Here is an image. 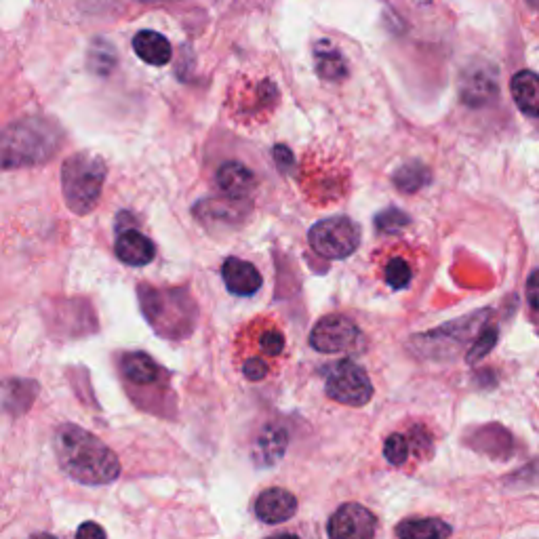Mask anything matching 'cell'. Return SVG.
<instances>
[{"instance_id":"d590c367","label":"cell","mask_w":539,"mask_h":539,"mask_svg":"<svg viewBox=\"0 0 539 539\" xmlns=\"http://www.w3.org/2000/svg\"><path fill=\"white\" fill-rule=\"evenodd\" d=\"M527 5H529L531 9H539V0H527Z\"/></svg>"},{"instance_id":"d6986e66","label":"cell","mask_w":539,"mask_h":539,"mask_svg":"<svg viewBox=\"0 0 539 539\" xmlns=\"http://www.w3.org/2000/svg\"><path fill=\"white\" fill-rule=\"evenodd\" d=\"M382 278L384 283L394 289V291H403L411 285L415 268L411 264V255H405L401 251H392L382 259Z\"/></svg>"},{"instance_id":"603a6c76","label":"cell","mask_w":539,"mask_h":539,"mask_svg":"<svg viewBox=\"0 0 539 539\" xmlns=\"http://www.w3.org/2000/svg\"><path fill=\"white\" fill-rule=\"evenodd\" d=\"M428 179H430V171L426 165L422 163H409L405 167L398 169L394 173V186L401 190V192H407V194H413L417 190H422L426 184H428Z\"/></svg>"},{"instance_id":"7c38bea8","label":"cell","mask_w":539,"mask_h":539,"mask_svg":"<svg viewBox=\"0 0 539 539\" xmlns=\"http://www.w3.org/2000/svg\"><path fill=\"white\" fill-rule=\"evenodd\" d=\"M222 276L226 289L238 297H251L264 285V278L259 274V270L251 262H245V259L238 257L226 259L222 266Z\"/></svg>"},{"instance_id":"ac0fdd59","label":"cell","mask_w":539,"mask_h":539,"mask_svg":"<svg viewBox=\"0 0 539 539\" xmlns=\"http://www.w3.org/2000/svg\"><path fill=\"white\" fill-rule=\"evenodd\" d=\"M314 59H316V72H318V76L323 78V81L339 83L348 76L346 57L331 45V41L316 43Z\"/></svg>"},{"instance_id":"f1b7e54d","label":"cell","mask_w":539,"mask_h":539,"mask_svg":"<svg viewBox=\"0 0 539 539\" xmlns=\"http://www.w3.org/2000/svg\"><path fill=\"white\" fill-rule=\"evenodd\" d=\"M243 373L251 382H259V379H264L268 375V365L262 361V358H247L243 365Z\"/></svg>"},{"instance_id":"5bb4252c","label":"cell","mask_w":539,"mask_h":539,"mask_svg":"<svg viewBox=\"0 0 539 539\" xmlns=\"http://www.w3.org/2000/svg\"><path fill=\"white\" fill-rule=\"evenodd\" d=\"M297 512V499L293 493L285 489H268L257 497L255 514L259 521L268 525H278L289 521Z\"/></svg>"},{"instance_id":"e0dca14e","label":"cell","mask_w":539,"mask_h":539,"mask_svg":"<svg viewBox=\"0 0 539 539\" xmlns=\"http://www.w3.org/2000/svg\"><path fill=\"white\" fill-rule=\"evenodd\" d=\"M289 445V434L281 426H268L259 434L255 441L253 457L257 466H274L276 462H281L285 451Z\"/></svg>"},{"instance_id":"8992f818","label":"cell","mask_w":539,"mask_h":539,"mask_svg":"<svg viewBox=\"0 0 539 539\" xmlns=\"http://www.w3.org/2000/svg\"><path fill=\"white\" fill-rule=\"evenodd\" d=\"M489 312H476L466 318H457L455 323L438 327L432 333L417 335L413 342L417 350H422L428 358H451L459 348L472 342V337L481 333Z\"/></svg>"},{"instance_id":"7a4b0ae2","label":"cell","mask_w":539,"mask_h":539,"mask_svg":"<svg viewBox=\"0 0 539 539\" xmlns=\"http://www.w3.org/2000/svg\"><path fill=\"white\" fill-rule=\"evenodd\" d=\"M55 455L62 470L81 485H108L121 474L116 453L91 432L66 424L55 434Z\"/></svg>"},{"instance_id":"3957f363","label":"cell","mask_w":539,"mask_h":539,"mask_svg":"<svg viewBox=\"0 0 539 539\" xmlns=\"http://www.w3.org/2000/svg\"><path fill=\"white\" fill-rule=\"evenodd\" d=\"M137 299L148 325L167 339H182L196 325V304L186 289H161L142 283Z\"/></svg>"},{"instance_id":"d6a6232c","label":"cell","mask_w":539,"mask_h":539,"mask_svg":"<svg viewBox=\"0 0 539 539\" xmlns=\"http://www.w3.org/2000/svg\"><path fill=\"white\" fill-rule=\"evenodd\" d=\"M142 5H165V3H179V0H135Z\"/></svg>"},{"instance_id":"1f68e13d","label":"cell","mask_w":539,"mask_h":539,"mask_svg":"<svg viewBox=\"0 0 539 539\" xmlns=\"http://www.w3.org/2000/svg\"><path fill=\"white\" fill-rule=\"evenodd\" d=\"M274 158H276V165L278 167H281V169H291L293 165H295V161H293V152L287 148V146H283V144H278L276 148H274Z\"/></svg>"},{"instance_id":"4316f807","label":"cell","mask_w":539,"mask_h":539,"mask_svg":"<svg viewBox=\"0 0 539 539\" xmlns=\"http://www.w3.org/2000/svg\"><path fill=\"white\" fill-rule=\"evenodd\" d=\"M384 455H386V459L392 466H403L407 462V457H409L407 438L401 436V434H392L386 441V445H384Z\"/></svg>"},{"instance_id":"cb8c5ba5","label":"cell","mask_w":539,"mask_h":539,"mask_svg":"<svg viewBox=\"0 0 539 539\" xmlns=\"http://www.w3.org/2000/svg\"><path fill=\"white\" fill-rule=\"evenodd\" d=\"M36 396V384L32 382H13L9 388V398H7V407L13 413H22L30 407L32 398Z\"/></svg>"},{"instance_id":"277c9868","label":"cell","mask_w":539,"mask_h":539,"mask_svg":"<svg viewBox=\"0 0 539 539\" xmlns=\"http://www.w3.org/2000/svg\"><path fill=\"white\" fill-rule=\"evenodd\" d=\"M108 177L106 161L99 154L81 150L70 154L62 165V192L66 207L74 215H89L102 201Z\"/></svg>"},{"instance_id":"44dd1931","label":"cell","mask_w":539,"mask_h":539,"mask_svg":"<svg viewBox=\"0 0 539 539\" xmlns=\"http://www.w3.org/2000/svg\"><path fill=\"white\" fill-rule=\"evenodd\" d=\"M398 539H449L451 527L441 518H409L396 527Z\"/></svg>"},{"instance_id":"ba28073f","label":"cell","mask_w":539,"mask_h":539,"mask_svg":"<svg viewBox=\"0 0 539 539\" xmlns=\"http://www.w3.org/2000/svg\"><path fill=\"white\" fill-rule=\"evenodd\" d=\"M363 333L350 318L342 314H329L318 321L310 333V346L323 354L356 352L363 348Z\"/></svg>"},{"instance_id":"e575fe53","label":"cell","mask_w":539,"mask_h":539,"mask_svg":"<svg viewBox=\"0 0 539 539\" xmlns=\"http://www.w3.org/2000/svg\"><path fill=\"white\" fill-rule=\"evenodd\" d=\"M270 539H299V537L289 535V533H283V535H276V537H270Z\"/></svg>"},{"instance_id":"d4e9b609","label":"cell","mask_w":539,"mask_h":539,"mask_svg":"<svg viewBox=\"0 0 539 539\" xmlns=\"http://www.w3.org/2000/svg\"><path fill=\"white\" fill-rule=\"evenodd\" d=\"M497 337H499V331L495 327H485L481 333H478L470 352H468V363L474 365L478 361H483V358L495 348Z\"/></svg>"},{"instance_id":"30bf717a","label":"cell","mask_w":539,"mask_h":539,"mask_svg":"<svg viewBox=\"0 0 539 539\" xmlns=\"http://www.w3.org/2000/svg\"><path fill=\"white\" fill-rule=\"evenodd\" d=\"M116 228L118 234L114 243V255L118 257V262H123L125 266L131 268L148 266L156 257V247L150 238L135 230V226H125L116 222Z\"/></svg>"},{"instance_id":"4dcf8cb0","label":"cell","mask_w":539,"mask_h":539,"mask_svg":"<svg viewBox=\"0 0 539 539\" xmlns=\"http://www.w3.org/2000/svg\"><path fill=\"white\" fill-rule=\"evenodd\" d=\"M76 539H106V531L97 523H85L78 527Z\"/></svg>"},{"instance_id":"f546056e","label":"cell","mask_w":539,"mask_h":539,"mask_svg":"<svg viewBox=\"0 0 539 539\" xmlns=\"http://www.w3.org/2000/svg\"><path fill=\"white\" fill-rule=\"evenodd\" d=\"M527 302L535 312H539V270L531 272L527 281Z\"/></svg>"},{"instance_id":"7402d4cb","label":"cell","mask_w":539,"mask_h":539,"mask_svg":"<svg viewBox=\"0 0 539 539\" xmlns=\"http://www.w3.org/2000/svg\"><path fill=\"white\" fill-rule=\"evenodd\" d=\"M118 66V51L116 47L108 41V38L97 36L91 41L89 51H87V68L95 76L108 78Z\"/></svg>"},{"instance_id":"836d02e7","label":"cell","mask_w":539,"mask_h":539,"mask_svg":"<svg viewBox=\"0 0 539 539\" xmlns=\"http://www.w3.org/2000/svg\"><path fill=\"white\" fill-rule=\"evenodd\" d=\"M30 539H57V537L51 535V533H36V535H32Z\"/></svg>"},{"instance_id":"52a82bcc","label":"cell","mask_w":539,"mask_h":539,"mask_svg":"<svg viewBox=\"0 0 539 539\" xmlns=\"http://www.w3.org/2000/svg\"><path fill=\"white\" fill-rule=\"evenodd\" d=\"M325 388L329 398L350 407H363L373 396V386L367 371L352 361H339L333 365Z\"/></svg>"},{"instance_id":"9c48e42d","label":"cell","mask_w":539,"mask_h":539,"mask_svg":"<svg viewBox=\"0 0 539 539\" xmlns=\"http://www.w3.org/2000/svg\"><path fill=\"white\" fill-rule=\"evenodd\" d=\"M377 521L361 504H344L329 521L331 539H373Z\"/></svg>"},{"instance_id":"8fae6325","label":"cell","mask_w":539,"mask_h":539,"mask_svg":"<svg viewBox=\"0 0 539 539\" xmlns=\"http://www.w3.org/2000/svg\"><path fill=\"white\" fill-rule=\"evenodd\" d=\"M459 93H462V102L470 108L487 106L499 93L495 70L485 64H476L468 68L462 74V87H459Z\"/></svg>"},{"instance_id":"6da1fadb","label":"cell","mask_w":539,"mask_h":539,"mask_svg":"<svg viewBox=\"0 0 539 539\" xmlns=\"http://www.w3.org/2000/svg\"><path fill=\"white\" fill-rule=\"evenodd\" d=\"M66 131L55 118L32 114L0 131V171L30 169L49 163L62 152Z\"/></svg>"},{"instance_id":"9a60e30c","label":"cell","mask_w":539,"mask_h":539,"mask_svg":"<svg viewBox=\"0 0 539 539\" xmlns=\"http://www.w3.org/2000/svg\"><path fill=\"white\" fill-rule=\"evenodd\" d=\"M133 51L135 55L146 62L148 66H167L173 57V49L171 43L161 32L154 30H142L133 36Z\"/></svg>"},{"instance_id":"83f0119b","label":"cell","mask_w":539,"mask_h":539,"mask_svg":"<svg viewBox=\"0 0 539 539\" xmlns=\"http://www.w3.org/2000/svg\"><path fill=\"white\" fill-rule=\"evenodd\" d=\"M259 350L268 356H278L285 350V335L278 329H264L259 335Z\"/></svg>"},{"instance_id":"5b68a950","label":"cell","mask_w":539,"mask_h":539,"mask_svg":"<svg viewBox=\"0 0 539 539\" xmlns=\"http://www.w3.org/2000/svg\"><path fill=\"white\" fill-rule=\"evenodd\" d=\"M308 243L325 259H346L361 245V228L344 215L327 217L310 228Z\"/></svg>"},{"instance_id":"ffe728a7","label":"cell","mask_w":539,"mask_h":539,"mask_svg":"<svg viewBox=\"0 0 539 539\" xmlns=\"http://www.w3.org/2000/svg\"><path fill=\"white\" fill-rule=\"evenodd\" d=\"M121 369L129 382L137 386H152L158 382V377H161V367H158L144 352L125 354L121 361Z\"/></svg>"},{"instance_id":"2e32d148","label":"cell","mask_w":539,"mask_h":539,"mask_svg":"<svg viewBox=\"0 0 539 539\" xmlns=\"http://www.w3.org/2000/svg\"><path fill=\"white\" fill-rule=\"evenodd\" d=\"M510 91L516 108L529 118H539V74L521 70L512 76Z\"/></svg>"},{"instance_id":"484cf974","label":"cell","mask_w":539,"mask_h":539,"mask_svg":"<svg viewBox=\"0 0 539 539\" xmlns=\"http://www.w3.org/2000/svg\"><path fill=\"white\" fill-rule=\"evenodd\" d=\"M411 224V217L403 213L401 209H386L375 217V226L379 232L384 234H394L398 230H403Z\"/></svg>"},{"instance_id":"4fadbf2b","label":"cell","mask_w":539,"mask_h":539,"mask_svg":"<svg viewBox=\"0 0 539 539\" xmlns=\"http://www.w3.org/2000/svg\"><path fill=\"white\" fill-rule=\"evenodd\" d=\"M215 182L232 201H245V198L255 190L257 177L255 173L238 161H226L215 173Z\"/></svg>"}]
</instances>
